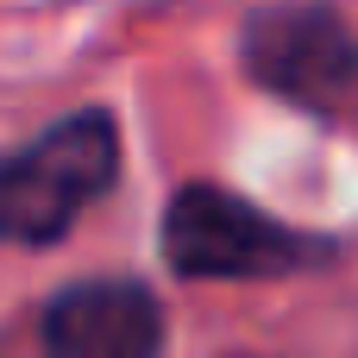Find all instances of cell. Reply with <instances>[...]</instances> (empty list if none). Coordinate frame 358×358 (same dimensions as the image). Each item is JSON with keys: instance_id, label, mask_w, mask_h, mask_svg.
Returning a JSON list of instances; mask_svg holds the SVG:
<instances>
[{"instance_id": "2", "label": "cell", "mask_w": 358, "mask_h": 358, "mask_svg": "<svg viewBox=\"0 0 358 358\" xmlns=\"http://www.w3.org/2000/svg\"><path fill=\"white\" fill-rule=\"evenodd\" d=\"M157 252L189 283H264V277H296L340 258L327 233L283 227L277 214H264L227 182H182L164 201Z\"/></svg>"}, {"instance_id": "4", "label": "cell", "mask_w": 358, "mask_h": 358, "mask_svg": "<svg viewBox=\"0 0 358 358\" xmlns=\"http://www.w3.org/2000/svg\"><path fill=\"white\" fill-rule=\"evenodd\" d=\"M44 358H164V302L138 277H82L38 308Z\"/></svg>"}, {"instance_id": "1", "label": "cell", "mask_w": 358, "mask_h": 358, "mask_svg": "<svg viewBox=\"0 0 358 358\" xmlns=\"http://www.w3.org/2000/svg\"><path fill=\"white\" fill-rule=\"evenodd\" d=\"M120 120L107 107H69L38 138L0 151V245L44 252L120 182Z\"/></svg>"}, {"instance_id": "3", "label": "cell", "mask_w": 358, "mask_h": 358, "mask_svg": "<svg viewBox=\"0 0 358 358\" xmlns=\"http://www.w3.org/2000/svg\"><path fill=\"white\" fill-rule=\"evenodd\" d=\"M239 69L321 126L358 120V31L340 6H258L239 25Z\"/></svg>"}]
</instances>
